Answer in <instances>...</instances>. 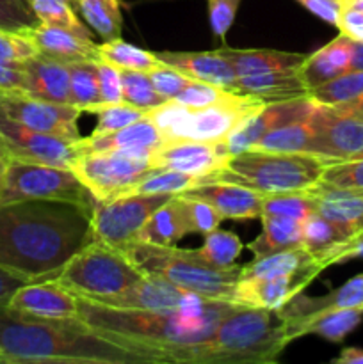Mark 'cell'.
I'll list each match as a JSON object with an SVG mask.
<instances>
[{
    "instance_id": "6da1fadb",
    "label": "cell",
    "mask_w": 363,
    "mask_h": 364,
    "mask_svg": "<svg viewBox=\"0 0 363 364\" xmlns=\"http://www.w3.org/2000/svg\"><path fill=\"white\" fill-rule=\"evenodd\" d=\"M0 352L9 363H173L153 345L98 329L82 318H38L7 306H0Z\"/></svg>"
},
{
    "instance_id": "7a4b0ae2",
    "label": "cell",
    "mask_w": 363,
    "mask_h": 364,
    "mask_svg": "<svg viewBox=\"0 0 363 364\" xmlns=\"http://www.w3.org/2000/svg\"><path fill=\"white\" fill-rule=\"evenodd\" d=\"M91 206L57 199L0 205V267L32 281L56 279L95 240Z\"/></svg>"
},
{
    "instance_id": "3957f363",
    "label": "cell",
    "mask_w": 363,
    "mask_h": 364,
    "mask_svg": "<svg viewBox=\"0 0 363 364\" xmlns=\"http://www.w3.org/2000/svg\"><path fill=\"white\" fill-rule=\"evenodd\" d=\"M235 304L237 302L217 301L203 313H189L182 309L148 311L109 308L78 297L80 318L85 323L153 345L166 352L174 364L180 363V355L189 347L210 340L221 320L235 308Z\"/></svg>"
},
{
    "instance_id": "277c9868",
    "label": "cell",
    "mask_w": 363,
    "mask_h": 364,
    "mask_svg": "<svg viewBox=\"0 0 363 364\" xmlns=\"http://www.w3.org/2000/svg\"><path fill=\"white\" fill-rule=\"evenodd\" d=\"M288 343L287 320L280 309L235 304L212 338L189 347L180 355V363L269 364L278 361Z\"/></svg>"
},
{
    "instance_id": "5b68a950",
    "label": "cell",
    "mask_w": 363,
    "mask_h": 364,
    "mask_svg": "<svg viewBox=\"0 0 363 364\" xmlns=\"http://www.w3.org/2000/svg\"><path fill=\"white\" fill-rule=\"evenodd\" d=\"M327 166L326 160L308 153L248 149L231 156L216 173L198 178L196 183L224 181L251 188L262 196L290 194L319 185Z\"/></svg>"
},
{
    "instance_id": "8992f818",
    "label": "cell",
    "mask_w": 363,
    "mask_h": 364,
    "mask_svg": "<svg viewBox=\"0 0 363 364\" xmlns=\"http://www.w3.org/2000/svg\"><path fill=\"white\" fill-rule=\"evenodd\" d=\"M121 251L144 276L164 279L214 301L233 302L235 284L242 269L235 263L224 269H217L206 263L198 251L192 249L146 244L139 240L132 242Z\"/></svg>"
},
{
    "instance_id": "52a82bcc",
    "label": "cell",
    "mask_w": 363,
    "mask_h": 364,
    "mask_svg": "<svg viewBox=\"0 0 363 364\" xmlns=\"http://www.w3.org/2000/svg\"><path fill=\"white\" fill-rule=\"evenodd\" d=\"M262 105L263 102L244 95L205 109H189L174 100H167L146 112V116L157 124L162 142H221Z\"/></svg>"
},
{
    "instance_id": "ba28073f",
    "label": "cell",
    "mask_w": 363,
    "mask_h": 364,
    "mask_svg": "<svg viewBox=\"0 0 363 364\" xmlns=\"http://www.w3.org/2000/svg\"><path fill=\"white\" fill-rule=\"evenodd\" d=\"M144 277L121 249L95 238L64 265L56 279L78 297L98 299L121 294Z\"/></svg>"
},
{
    "instance_id": "9c48e42d",
    "label": "cell",
    "mask_w": 363,
    "mask_h": 364,
    "mask_svg": "<svg viewBox=\"0 0 363 364\" xmlns=\"http://www.w3.org/2000/svg\"><path fill=\"white\" fill-rule=\"evenodd\" d=\"M31 199H57L95 205V198L70 167L6 159L0 180V205Z\"/></svg>"
},
{
    "instance_id": "30bf717a",
    "label": "cell",
    "mask_w": 363,
    "mask_h": 364,
    "mask_svg": "<svg viewBox=\"0 0 363 364\" xmlns=\"http://www.w3.org/2000/svg\"><path fill=\"white\" fill-rule=\"evenodd\" d=\"M313 141L310 155L327 164L363 156V95L349 102L322 105L315 102L312 116Z\"/></svg>"
},
{
    "instance_id": "8fae6325",
    "label": "cell",
    "mask_w": 363,
    "mask_h": 364,
    "mask_svg": "<svg viewBox=\"0 0 363 364\" xmlns=\"http://www.w3.org/2000/svg\"><path fill=\"white\" fill-rule=\"evenodd\" d=\"M149 155L139 151L82 153L73 160L71 171L95 201H110L153 169Z\"/></svg>"
},
{
    "instance_id": "7c38bea8",
    "label": "cell",
    "mask_w": 363,
    "mask_h": 364,
    "mask_svg": "<svg viewBox=\"0 0 363 364\" xmlns=\"http://www.w3.org/2000/svg\"><path fill=\"white\" fill-rule=\"evenodd\" d=\"M171 198V194H130L110 201H95L91 212L95 238L125 249L137 240L149 217Z\"/></svg>"
},
{
    "instance_id": "4fadbf2b",
    "label": "cell",
    "mask_w": 363,
    "mask_h": 364,
    "mask_svg": "<svg viewBox=\"0 0 363 364\" xmlns=\"http://www.w3.org/2000/svg\"><path fill=\"white\" fill-rule=\"evenodd\" d=\"M0 110L32 130L56 135L70 142L82 139L77 124L82 110L75 105L45 102L23 91H4L0 95Z\"/></svg>"
},
{
    "instance_id": "5bb4252c",
    "label": "cell",
    "mask_w": 363,
    "mask_h": 364,
    "mask_svg": "<svg viewBox=\"0 0 363 364\" xmlns=\"http://www.w3.org/2000/svg\"><path fill=\"white\" fill-rule=\"evenodd\" d=\"M0 137L7 159L71 169V164L78 155L73 142L23 127L7 117L2 110H0Z\"/></svg>"
},
{
    "instance_id": "9a60e30c",
    "label": "cell",
    "mask_w": 363,
    "mask_h": 364,
    "mask_svg": "<svg viewBox=\"0 0 363 364\" xmlns=\"http://www.w3.org/2000/svg\"><path fill=\"white\" fill-rule=\"evenodd\" d=\"M313 109H315V102L310 96L263 103L256 112L246 117L226 139L231 156L251 149L253 144H256L263 135L276 128L299 119H306L313 112Z\"/></svg>"
},
{
    "instance_id": "2e32d148",
    "label": "cell",
    "mask_w": 363,
    "mask_h": 364,
    "mask_svg": "<svg viewBox=\"0 0 363 364\" xmlns=\"http://www.w3.org/2000/svg\"><path fill=\"white\" fill-rule=\"evenodd\" d=\"M231 159L226 141L221 142H162L149 155L153 169H173L203 178L224 166ZM198 181V180H196Z\"/></svg>"
},
{
    "instance_id": "e0dca14e",
    "label": "cell",
    "mask_w": 363,
    "mask_h": 364,
    "mask_svg": "<svg viewBox=\"0 0 363 364\" xmlns=\"http://www.w3.org/2000/svg\"><path fill=\"white\" fill-rule=\"evenodd\" d=\"M7 308L38 318H80L78 297L57 279L23 284L9 299Z\"/></svg>"
},
{
    "instance_id": "ac0fdd59",
    "label": "cell",
    "mask_w": 363,
    "mask_h": 364,
    "mask_svg": "<svg viewBox=\"0 0 363 364\" xmlns=\"http://www.w3.org/2000/svg\"><path fill=\"white\" fill-rule=\"evenodd\" d=\"M317 272L285 274V276L265 277V279H238L235 284L233 302L253 308L280 309L292 297L305 290Z\"/></svg>"
},
{
    "instance_id": "d6986e66",
    "label": "cell",
    "mask_w": 363,
    "mask_h": 364,
    "mask_svg": "<svg viewBox=\"0 0 363 364\" xmlns=\"http://www.w3.org/2000/svg\"><path fill=\"white\" fill-rule=\"evenodd\" d=\"M180 196L209 203L223 219L242 220L262 217L263 196L241 185L206 181V183H196Z\"/></svg>"
},
{
    "instance_id": "ffe728a7",
    "label": "cell",
    "mask_w": 363,
    "mask_h": 364,
    "mask_svg": "<svg viewBox=\"0 0 363 364\" xmlns=\"http://www.w3.org/2000/svg\"><path fill=\"white\" fill-rule=\"evenodd\" d=\"M162 144L157 124L144 116L142 119L105 134H91L89 137L78 139L73 142L78 155L82 153H120V151H139L152 153Z\"/></svg>"
},
{
    "instance_id": "44dd1931",
    "label": "cell",
    "mask_w": 363,
    "mask_h": 364,
    "mask_svg": "<svg viewBox=\"0 0 363 364\" xmlns=\"http://www.w3.org/2000/svg\"><path fill=\"white\" fill-rule=\"evenodd\" d=\"M23 70V92L34 98L63 105H73L71 102L70 70L64 63L36 53L21 63Z\"/></svg>"
},
{
    "instance_id": "7402d4cb",
    "label": "cell",
    "mask_w": 363,
    "mask_h": 364,
    "mask_svg": "<svg viewBox=\"0 0 363 364\" xmlns=\"http://www.w3.org/2000/svg\"><path fill=\"white\" fill-rule=\"evenodd\" d=\"M340 308H363V274H358L324 297H306L299 291L287 304L281 306L280 313L287 320V326H294L320 313Z\"/></svg>"
},
{
    "instance_id": "603a6c76",
    "label": "cell",
    "mask_w": 363,
    "mask_h": 364,
    "mask_svg": "<svg viewBox=\"0 0 363 364\" xmlns=\"http://www.w3.org/2000/svg\"><path fill=\"white\" fill-rule=\"evenodd\" d=\"M155 55L159 57L160 63L182 71V73L187 75L192 80L205 82V84H212L235 92L237 75H235L231 64L221 55L219 50L199 53L159 52Z\"/></svg>"
},
{
    "instance_id": "cb8c5ba5",
    "label": "cell",
    "mask_w": 363,
    "mask_h": 364,
    "mask_svg": "<svg viewBox=\"0 0 363 364\" xmlns=\"http://www.w3.org/2000/svg\"><path fill=\"white\" fill-rule=\"evenodd\" d=\"M25 36L32 39L41 55L60 60L64 64L100 59L98 45L93 39H84L64 28L38 23L36 27L28 28Z\"/></svg>"
},
{
    "instance_id": "d4e9b609",
    "label": "cell",
    "mask_w": 363,
    "mask_h": 364,
    "mask_svg": "<svg viewBox=\"0 0 363 364\" xmlns=\"http://www.w3.org/2000/svg\"><path fill=\"white\" fill-rule=\"evenodd\" d=\"M308 192L320 215L337 223L352 237L363 233V191H344L319 183Z\"/></svg>"
},
{
    "instance_id": "484cf974",
    "label": "cell",
    "mask_w": 363,
    "mask_h": 364,
    "mask_svg": "<svg viewBox=\"0 0 363 364\" xmlns=\"http://www.w3.org/2000/svg\"><path fill=\"white\" fill-rule=\"evenodd\" d=\"M344 228L330 220L327 217L313 212L302 220V247L326 269V267L342 263V255L352 240Z\"/></svg>"
},
{
    "instance_id": "4316f807",
    "label": "cell",
    "mask_w": 363,
    "mask_h": 364,
    "mask_svg": "<svg viewBox=\"0 0 363 364\" xmlns=\"http://www.w3.org/2000/svg\"><path fill=\"white\" fill-rule=\"evenodd\" d=\"M351 45L352 39L338 34L326 46L306 55L299 68V77L308 91L351 71Z\"/></svg>"
},
{
    "instance_id": "83f0119b",
    "label": "cell",
    "mask_w": 363,
    "mask_h": 364,
    "mask_svg": "<svg viewBox=\"0 0 363 364\" xmlns=\"http://www.w3.org/2000/svg\"><path fill=\"white\" fill-rule=\"evenodd\" d=\"M235 92L249 96V98H255L263 103L308 96V89L302 84L301 77H299V70L237 77V80H235Z\"/></svg>"
},
{
    "instance_id": "f1b7e54d",
    "label": "cell",
    "mask_w": 363,
    "mask_h": 364,
    "mask_svg": "<svg viewBox=\"0 0 363 364\" xmlns=\"http://www.w3.org/2000/svg\"><path fill=\"white\" fill-rule=\"evenodd\" d=\"M221 55L231 64L237 77L276 73V71H298L306 55L280 50H233L221 48Z\"/></svg>"
},
{
    "instance_id": "f546056e",
    "label": "cell",
    "mask_w": 363,
    "mask_h": 364,
    "mask_svg": "<svg viewBox=\"0 0 363 364\" xmlns=\"http://www.w3.org/2000/svg\"><path fill=\"white\" fill-rule=\"evenodd\" d=\"M363 318V308H340L331 309V311L320 313L308 320L287 326L288 338L294 341L295 338L306 336V334H317L327 341H344L349 333L359 326Z\"/></svg>"
},
{
    "instance_id": "4dcf8cb0",
    "label": "cell",
    "mask_w": 363,
    "mask_h": 364,
    "mask_svg": "<svg viewBox=\"0 0 363 364\" xmlns=\"http://www.w3.org/2000/svg\"><path fill=\"white\" fill-rule=\"evenodd\" d=\"M191 233L184 203L180 196H173L148 219L137 240L155 245H174Z\"/></svg>"
},
{
    "instance_id": "1f68e13d",
    "label": "cell",
    "mask_w": 363,
    "mask_h": 364,
    "mask_svg": "<svg viewBox=\"0 0 363 364\" xmlns=\"http://www.w3.org/2000/svg\"><path fill=\"white\" fill-rule=\"evenodd\" d=\"M262 231L248 245L255 258L302 245V223L278 215H262Z\"/></svg>"
},
{
    "instance_id": "d6a6232c",
    "label": "cell",
    "mask_w": 363,
    "mask_h": 364,
    "mask_svg": "<svg viewBox=\"0 0 363 364\" xmlns=\"http://www.w3.org/2000/svg\"><path fill=\"white\" fill-rule=\"evenodd\" d=\"M310 116L306 119L294 121V123H288L285 127L269 132L256 144H253L251 149L280 153H308L310 155L313 141V128Z\"/></svg>"
},
{
    "instance_id": "836d02e7",
    "label": "cell",
    "mask_w": 363,
    "mask_h": 364,
    "mask_svg": "<svg viewBox=\"0 0 363 364\" xmlns=\"http://www.w3.org/2000/svg\"><path fill=\"white\" fill-rule=\"evenodd\" d=\"M80 11L85 23L103 38V41H112L121 36V16L120 0H73Z\"/></svg>"
},
{
    "instance_id": "e575fe53",
    "label": "cell",
    "mask_w": 363,
    "mask_h": 364,
    "mask_svg": "<svg viewBox=\"0 0 363 364\" xmlns=\"http://www.w3.org/2000/svg\"><path fill=\"white\" fill-rule=\"evenodd\" d=\"M98 57L103 63L116 66L117 70L142 71V73H149L159 64H162L155 53L146 52V50L130 45V43H125L120 38L112 39V41H103L102 45H98Z\"/></svg>"
},
{
    "instance_id": "d590c367",
    "label": "cell",
    "mask_w": 363,
    "mask_h": 364,
    "mask_svg": "<svg viewBox=\"0 0 363 364\" xmlns=\"http://www.w3.org/2000/svg\"><path fill=\"white\" fill-rule=\"evenodd\" d=\"M198 178L192 174L180 173V171L173 169H152L146 173L141 180L132 183L130 187L125 188L120 196H130V194H171L178 196L182 192L189 191L194 187ZM117 196V198H120Z\"/></svg>"
},
{
    "instance_id": "8d00e7d4",
    "label": "cell",
    "mask_w": 363,
    "mask_h": 364,
    "mask_svg": "<svg viewBox=\"0 0 363 364\" xmlns=\"http://www.w3.org/2000/svg\"><path fill=\"white\" fill-rule=\"evenodd\" d=\"M39 23L64 28L84 39H93L89 28L82 23L73 9V0H28Z\"/></svg>"
},
{
    "instance_id": "74e56055",
    "label": "cell",
    "mask_w": 363,
    "mask_h": 364,
    "mask_svg": "<svg viewBox=\"0 0 363 364\" xmlns=\"http://www.w3.org/2000/svg\"><path fill=\"white\" fill-rule=\"evenodd\" d=\"M66 66L70 70L71 102H73V105L84 112L88 107L95 105V103H102L95 60H80V63H70Z\"/></svg>"
},
{
    "instance_id": "f35d334b",
    "label": "cell",
    "mask_w": 363,
    "mask_h": 364,
    "mask_svg": "<svg viewBox=\"0 0 363 364\" xmlns=\"http://www.w3.org/2000/svg\"><path fill=\"white\" fill-rule=\"evenodd\" d=\"M203 237H205V242L196 251L206 263L217 267V269L233 265L235 259L241 256L242 247H244L237 235L231 233V231H223L219 228L203 235Z\"/></svg>"
},
{
    "instance_id": "ab89813d",
    "label": "cell",
    "mask_w": 363,
    "mask_h": 364,
    "mask_svg": "<svg viewBox=\"0 0 363 364\" xmlns=\"http://www.w3.org/2000/svg\"><path fill=\"white\" fill-rule=\"evenodd\" d=\"M121 96L125 103L144 112H149L166 102L153 87L148 73H142V71L121 70Z\"/></svg>"
},
{
    "instance_id": "60d3db41",
    "label": "cell",
    "mask_w": 363,
    "mask_h": 364,
    "mask_svg": "<svg viewBox=\"0 0 363 364\" xmlns=\"http://www.w3.org/2000/svg\"><path fill=\"white\" fill-rule=\"evenodd\" d=\"M363 95V71H347L333 80L320 84L310 89L308 96L322 105H335V103L349 102Z\"/></svg>"
},
{
    "instance_id": "b9f144b4",
    "label": "cell",
    "mask_w": 363,
    "mask_h": 364,
    "mask_svg": "<svg viewBox=\"0 0 363 364\" xmlns=\"http://www.w3.org/2000/svg\"><path fill=\"white\" fill-rule=\"evenodd\" d=\"M313 212H317L315 201H313L308 191L290 192V194L263 196L262 215L287 217V219L301 220L302 223Z\"/></svg>"
},
{
    "instance_id": "7bdbcfd3",
    "label": "cell",
    "mask_w": 363,
    "mask_h": 364,
    "mask_svg": "<svg viewBox=\"0 0 363 364\" xmlns=\"http://www.w3.org/2000/svg\"><path fill=\"white\" fill-rule=\"evenodd\" d=\"M88 112H93L98 117V124H96L93 134H105V132L120 130V128L128 127V124L135 123V121L142 119L146 116L144 110L135 109V107L128 105V103H95V105L88 107Z\"/></svg>"
},
{
    "instance_id": "ee69618b",
    "label": "cell",
    "mask_w": 363,
    "mask_h": 364,
    "mask_svg": "<svg viewBox=\"0 0 363 364\" xmlns=\"http://www.w3.org/2000/svg\"><path fill=\"white\" fill-rule=\"evenodd\" d=\"M238 92L228 91V89L217 87V85L205 84V82L192 80L184 91L174 98V102L180 105L189 107V109H205V107L216 105V103L226 102V100L235 98Z\"/></svg>"
},
{
    "instance_id": "f6af8a7d",
    "label": "cell",
    "mask_w": 363,
    "mask_h": 364,
    "mask_svg": "<svg viewBox=\"0 0 363 364\" xmlns=\"http://www.w3.org/2000/svg\"><path fill=\"white\" fill-rule=\"evenodd\" d=\"M320 183L344 191H363V156L345 162H335L324 169Z\"/></svg>"
},
{
    "instance_id": "bcb514c9",
    "label": "cell",
    "mask_w": 363,
    "mask_h": 364,
    "mask_svg": "<svg viewBox=\"0 0 363 364\" xmlns=\"http://www.w3.org/2000/svg\"><path fill=\"white\" fill-rule=\"evenodd\" d=\"M38 23L28 0H0V31L25 34Z\"/></svg>"
},
{
    "instance_id": "7dc6e473",
    "label": "cell",
    "mask_w": 363,
    "mask_h": 364,
    "mask_svg": "<svg viewBox=\"0 0 363 364\" xmlns=\"http://www.w3.org/2000/svg\"><path fill=\"white\" fill-rule=\"evenodd\" d=\"M36 53L39 52L28 36L20 34V32L0 31V64L16 66L34 57Z\"/></svg>"
},
{
    "instance_id": "c3c4849f",
    "label": "cell",
    "mask_w": 363,
    "mask_h": 364,
    "mask_svg": "<svg viewBox=\"0 0 363 364\" xmlns=\"http://www.w3.org/2000/svg\"><path fill=\"white\" fill-rule=\"evenodd\" d=\"M180 198H182V203H184L189 226H191V233L206 235L210 233V231L219 228L223 217H221L219 213L209 205V203L201 201V199L185 198V196H180Z\"/></svg>"
},
{
    "instance_id": "681fc988",
    "label": "cell",
    "mask_w": 363,
    "mask_h": 364,
    "mask_svg": "<svg viewBox=\"0 0 363 364\" xmlns=\"http://www.w3.org/2000/svg\"><path fill=\"white\" fill-rule=\"evenodd\" d=\"M149 80H152L153 87L157 89L160 96L164 100H174L184 87H187L192 82V78H189L187 75H184L182 71L174 70V68L167 66V64H159L155 70H152L148 73Z\"/></svg>"
},
{
    "instance_id": "f907efd6",
    "label": "cell",
    "mask_w": 363,
    "mask_h": 364,
    "mask_svg": "<svg viewBox=\"0 0 363 364\" xmlns=\"http://www.w3.org/2000/svg\"><path fill=\"white\" fill-rule=\"evenodd\" d=\"M242 0H206L209 6V21L216 38L224 39L235 21L238 6Z\"/></svg>"
},
{
    "instance_id": "816d5d0a",
    "label": "cell",
    "mask_w": 363,
    "mask_h": 364,
    "mask_svg": "<svg viewBox=\"0 0 363 364\" xmlns=\"http://www.w3.org/2000/svg\"><path fill=\"white\" fill-rule=\"evenodd\" d=\"M95 70L98 75L100 96L103 103H120L123 102L121 96V70L102 59L95 60Z\"/></svg>"
},
{
    "instance_id": "f5cc1de1",
    "label": "cell",
    "mask_w": 363,
    "mask_h": 364,
    "mask_svg": "<svg viewBox=\"0 0 363 364\" xmlns=\"http://www.w3.org/2000/svg\"><path fill=\"white\" fill-rule=\"evenodd\" d=\"M337 28L340 31V34L347 36L352 41H363V11L344 4Z\"/></svg>"
},
{
    "instance_id": "db71d44e",
    "label": "cell",
    "mask_w": 363,
    "mask_h": 364,
    "mask_svg": "<svg viewBox=\"0 0 363 364\" xmlns=\"http://www.w3.org/2000/svg\"><path fill=\"white\" fill-rule=\"evenodd\" d=\"M298 2H301L310 13L319 16L320 20H324L326 23L335 25V27H337L342 7H344V2H342V0H298Z\"/></svg>"
},
{
    "instance_id": "11a10c76",
    "label": "cell",
    "mask_w": 363,
    "mask_h": 364,
    "mask_svg": "<svg viewBox=\"0 0 363 364\" xmlns=\"http://www.w3.org/2000/svg\"><path fill=\"white\" fill-rule=\"evenodd\" d=\"M28 283H32V279H28V277L21 276V274L18 272H13V270L9 269L0 267V306H7V302L13 297L14 291Z\"/></svg>"
},
{
    "instance_id": "9f6ffc18",
    "label": "cell",
    "mask_w": 363,
    "mask_h": 364,
    "mask_svg": "<svg viewBox=\"0 0 363 364\" xmlns=\"http://www.w3.org/2000/svg\"><path fill=\"white\" fill-rule=\"evenodd\" d=\"M23 82L21 64H16V66L0 64V87L4 91H23Z\"/></svg>"
},
{
    "instance_id": "6f0895ef",
    "label": "cell",
    "mask_w": 363,
    "mask_h": 364,
    "mask_svg": "<svg viewBox=\"0 0 363 364\" xmlns=\"http://www.w3.org/2000/svg\"><path fill=\"white\" fill-rule=\"evenodd\" d=\"M335 364H363L362 348H344L338 358L333 359Z\"/></svg>"
},
{
    "instance_id": "680465c9",
    "label": "cell",
    "mask_w": 363,
    "mask_h": 364,
    "mask_svg": "<svg viewBox=\"0 0 363 364\" xmlns=\"http://www.w3.org/2000/svg\"><path fill=\"white\" fill-rule=\"evenodd\" d=\"M356 256H363V233L356 235V237L349 242L347 247L344 249V255H342V262H347V259L356 258Z\"/></svg>"
},
{
    "instance_id": "91938a15",
    "label": "cell",
    "mask_w": 363,
    "mask_h": 364,
    "mask_svg": "<svg viewBox=\"0 0 363 364\" xmlns=\"http://www.w3.org/2000/svg\"><path fill=\"white\" fill-rule=\"evenodd\" d=\"M351 70L352 71H363V41H352Z\"/></svg>"
},
{
    "instance_id": "94428289",
    "label": "cell",
    "mask_w": 363,
    "mask_h": 364,
    "mask_svg": "<svg viewBox=\"0 0 363 364\" xmlns=\"http://www.w3.org/2000/svg\"><path fill=\"white\" fill-rule=\"evenodd\" d=\"M6 159H7V153H6V148H4L2 137H0V160H2V162H6Z\"/></svg>"
},
{
    "instance_id": "6125c7cd",
    "label": "cell",
    "mask_w": 363,
    "mask_h": 364,
    "mask_svg": "<svg viewBox=\"0 0 363 364\" xmlns=\"http://www.w3.org/2000/svg\"><path fill=\"white\" fill-rule=\"evenodd\" d=\"M0 363H9V361H7V358H6V355L2 354V352H0Z\"/></svg>"
},
{
    "instance_id": "be15d7a7",
    "label": "cell",
    "mask_w": 363,
    "mask_h": 364,
    "mask_svg": "<svg viewBox=\"0 0 363 364\" xmlns=\"http://www.w3.org/2000/svg\"><path fill=\"white\" fill-rule=\"evenodd\" d=\"M2 171H4V162L0 160V180H2Z\"/></svg>"
},
{
    "instance_id": "e7e4bbea",
    "label": "cell",
    "mask_w": 363,
    "mask_h": 364,
    "mask_svg": "<svg viewBox=\"0 0 363 364\" xmlns=\"http://www.w3.org/2000/svg\"><path fill=\"white\" fill-rule=\"evenodd\" d=\"M2 92H4V89H2V87H0V95H2Z\"/></svg>"
},
{
    "instance_id": "03108f58",
    "label": "cell",
    "mask_w": 363,
    "mask_h": 364,
    "mask_svg": "<svg viewBox=\"0 0 363 364\" xmlns=\"http://www.w3.org/2000/svg\"><path fill=\"white\" fill-rule=\"evenodd\" d=\"M73 6H75V4H73Z\"/></svg>"
}]
</instances>
